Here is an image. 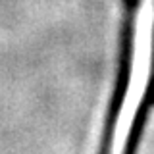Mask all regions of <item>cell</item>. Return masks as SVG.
I'll return each instance as SVG.
<instances>
[{
  "mask_svg": "<svg viewBox=\"0 0 154 154\" xmlns=\"http://www.w3.org/2000/svg\"><path fill=\"white\" fill-rule=\"evenodd\" d=\"M154 75V0H137L129 79L114 122L108 154H125L135 119L148 94Z\"/></svg>",
  "mask_w": 154,
  "mask_h": 154,
  "instance_id": "obj_1",
  "label": "cell"
}]
</instances>
